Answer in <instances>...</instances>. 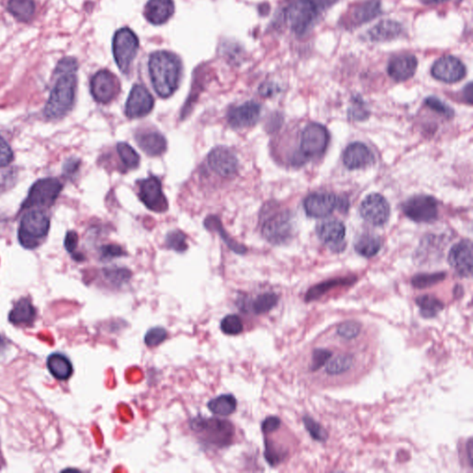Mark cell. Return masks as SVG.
I'll list each match as a JSON object with an SVG mask.
<instances>
[{
  "label": "cell",
  "instance_id": "cell-1",
  "mask_svg": "<svg viewBox=\"0 0 473 473\" xmlns=\"http://www.w3.org/2000/svg\"><path fill=\"white\" fill-rule=\"evenodd\" d=\"M78 62L74 57H64L57 63L56 83L45 106L44 114L48 120L65 117L74 107L77 89Z\"/></svg>",
  "mask_w": 473,
  "mask_h": 473
},
{
  "label": "cell",
  "instance_id": "cell-2",
  "mask_svg": "<svg viewBox=\"0 0 473 473\" xmlns=\"http://www.w3.org/2000/svg\"><path fill=\"white\" fill-rule=\"evenodd\" d=\"M149 74L154 89L162 98H168L178 89L181 77V63L175 54L156 51L151 55Z\"/></svg>",
  "mask_w": 473,
  "mask_h": 473
},
{
  "label": "cell",
  "instance_id": "cell-3",
  "mask_svg": "<svg viewBox=\"0 0 473 473\" xmlns=\"http://www.w3.org/2000/svg\"><path fill=\"white\" fill-rule=\"evenodd\" d=\"M190 428L202 444L218 450L232 445L235 435L232 421L215 417L205 418L201 415L190 421Z\"/></svg>",
  "mask_w": 473,
  "mask_h": 473
},
{
  "label": "cell",
  "instance_id": "cell-4",
  "mask_svg": "<svg viewBox=\"0 0 473 473\" xmlns=\"http://www.w3.org/2000/svg\"><path fill=\"white\" fill-rule=\"evenodd\" d=\"M50 220L43 211L32 210L23 215L18 230L20 244L25 249H35L47 236Z\"/></svg>",
  "mask_w": 473,
  "mask_h": 473
},
{
  "label": "cell",
  "instance_id": "cell-5",
  "mask_svg": "<svg viewBox=\"0 0 473 473\" xmlns=\"http://www.w3.org/2000/svg\"><path fill=\"white\" fill-rule=\"evenodd\" d=\"M317 3L314 0H295L287 6L285 17L297 35H303L314 25L318 17Z\"/></svg>",
  "mask_w": 473,
  "mask_h": 473
},
{
  "label": "cell",
  "instance_id": "cell-6",
  "mask_svg": "<svg viewBox=\"0 0 473 473\" xmlns=\"http://www.w3.org/2000/svg\"><path fill=\"white\" fill-rule=\"evenodd\" d=\"M63 185L56 178H45L35 181L23 203V209L50 207L59 198Z\"/></svg>",
  "mask_w": 473,
  "mask_h": 473
},
{
  "label": "cell",
  "instance_id": "cell-7",
  "mask_svg": "<svg viewBox=\"0 0 473 473\" xmlns=\"http://www.w3.org/2000/svg\"><path fill=\"white\" fill-rule=\"evenodd\" d=\"M139 39L129 28L118 30L113 38V55L118 69L124 74H128L133 60L137 55Z\"/></svg>",
  "mask_w": 473,
  "mask_h": 473
},
{
  "label": "cell",
  "instance_id": "cell-8",
  "mask_svg": "<svg viewBox=\"0 0 473 473\" xmlns=\"http://www.w3.org/2000/svg\"><path fill=\"white\" fill-rule=\"evenodd\" d=\"M262 234L273 245L287 244L294 235L292 214L290 211H280L270 215L263 224Z\"/></svg>",
  "mask_w": 473,
  "mask_h": 473
},
{
  "label": "cell",
  "instance_id": "cell-9",
  "mask_svg": "<svg viewBox=\"0 0 473 473\" xmlns=\"http://www.w3.org/2000/svg\"><path fill=\"white\" fill-rule=\"evenodd\" d=\"M348 203L331 193H314L306 197L303 207L308 217H329L336 209L348 208Z\"/></svg>",
  "mask_w": 473,
  "mask_h": 473
},
{
  "label": "cell",
  "instance_id": "cell-10",
  "mask_svg": "<svg viewBox=\"0 0 473 473\" xmlns=\"http://www.w3.org/2000/svg\"><path fill=\"white\" fill-rule=\"evenodd\" d=\"M402 211L414 222L429 223L438 217V204L433 196H412L403 204Z\"/></svg>",
  "mask_w": 473,
  "mask_h": 473
},
{
  "label": "cell",
  "instance_id": "cell-11",
  "mask_svg": "<svg viewBox=\"0 0 473 473\" xmlns=\"http://www.w3.org/2000/svg\"><path fill=\"white\" fill-rule=\"evenodd\" d=\"M91 93L100 104H108L120 92V83L117 76L108 69H101L93 76L90 84Z\"/></svg>",
  "mask_w": 473,
  "mask_h": 473
},
{
  "label": "cell",
  "instance_id": "cell-12",
  "mask_svg": "<svg viewBox=\"0 0 473 473\" xmlns=\"http://www.w3.org/2000/svg\"><path fill=\"white\" fill-rule=\"evenodd\" d=\"M329 130L319 123H310L303 130L301 138V149L307 156H318L329 147Z\"/></svg>",
  "mask_w": 473,
  "mask_h": 473
},
{
  "label": "cell",
  "instance_id": "cell-13",
  "mask_svg": "<svg viewBox=\"0 0 473 473\" xmlns=\"http://www.w3.org/2000/svg\"><path fill=\"white\" fill-rule=\"evenodd\" d=\"M139 197L149 210L164 213L169 209L168 200L162 190L159 178L151 176L139 183Z\"/></svg>",
  "mask_w": 473,
  "mask_h": 473
},
{
  "label": "cell",
  "instance_id": "cell-14",
  "mask_svg": "<svg viewBox=\"0 0 473 473\" xmlns=\"http://www.w3.org/2000/svg\"><path fill=\"white\" fill-rule=\"evenodd\" d=\"M360 215L371 225H384L390 217L389 203L381 194H369L360 205Z\"/></svg>",
  "mask_w": 473,
  "mask_h": 473
},
{
  "label": "cell",
  "instance_id": "cell-15",
  "mask_svg": "<svg viewBox=\"0 0 473 473\" xmlns=\"http://www.w3.org/2000/svg\"><path fill=\"white\" fill-rule=\"evenodd\" d=\"M448 263L460 277L469 278L472 275L473 249L469 239H463L450 249Z\"/></svg>",
  "mask_w": 473,
  "mask_h": 473
},
{
  "label": "cell",
  "instance_id": "cell-16",
  "mask_svg": "<svg viewBox=\"0 0 473 473\" xmlns=\"http://www.w3.org/2000/svg\"><path fill=\"white\" fill-rule=\"evenodd\" d=\"M154 100L147 87L135 84L126 102L125 114L129 118L147 116L153 110Z\"/></svg>",
  "mask_w": 473,
  "mask_h": 473
},
{
  "label": "cell",
  "instance_id": "cell-17",
  "mask_svg": "<svg viewBox=\"0 0 473 473\" xmlns=\"http://www.w3.org/2000/svg\"><path fill=\"white\" fill-rule=\"evenodd\" d=\"M207 162L212 171L221 177H232L239 169V161L236 154L229 148L217 147L208 154Z\"/></svg>",
  "mask_w": 473,
  "mask_h": 473
},
{
  "label": "cell",
  "instance_id": "cell-18",
  "mask_svg": "<svg viewBox=\"0 0 473 473\" xmlns=\"http://www.w3.org/2000/svg\"><path fill=\"white\" fill-rule=\"evenodd\" d=\"M262 108L258 103L249 101L235 107L227 113V122L233 129L250 128L258 122Z\"/></svg>",
  "mask_w": 473,
  "mask_h": 473
},
{
  "label": "cell",
  "instance_id": "cell-19",
  "mask_svg": "<svg viewBox=\"0 0 473 473\" xmlns=\"http://www.w3.org/2000/svg\"><path fill=\"white\" fill-rule=\"evenodd\" d=\"M432 75L436 80L454 84L465 77L466 68L457 57H443L433 64Z\"/></svg>",
  "mask_w": 473,
  "mask_h": 473
},
{
  "label": "cell",
  "instance_id": "cell-20",
  "mask_svg": "<svg viewBox=\"0 0 473 473\" xmlns=\"http://www.w3.org/2000/svg\"><path fill=\"white\" fill-rule=\"evenodd\" d=\"M346 168L354 169H365L375 163V156L369 147L363 142H353L346 148L343 154Z\"/></svg>",
  "mask_w": 473,
  "mask_h": 473
},
{
  "label": "cell",
  "instance_id": "cell-21",
  "mask_svg": "<svg viewBox=\"0 0 473 473\" xmlns=\"http://www.w3.org/2000/svg\"><path fill=\"white\" fill-rule=\"evenodd\" d=\"M317 232L321 241L331 247L333 250L341 251L344 246L341 244L346 236V227L338 220H324L318 224Z\"/></svg>",
  "mask_w": 473,
  "mask_h": 473
},
{
  "label": "cell",
  "instance_id": "cell-22",
  "mask_svg": "<svg viewBox=\"0 0 473 473\" xmlns=\"http://www.w3.org/2000/svg\"><path fill=\"white\" fill-rule=\"evenodd\" d=\"M357 362L356 355L353 353L332 355L324 366V375L331 378L345 377L355 370Z\"/></svg>",
  "mask_w": 473,
  "mask_h": 473
},
{
  "label": "cell",
  "instance_id": "cell-23",
  "mask_svg": "<svg viewBox=\"0 0 473 473\" xmlns=\"http://www.w3.org/2000/svg\"><path fill=\"white\" fill-rule=\"evenodd\" d=\"M418 62L412 55H401L394 57L388 64V74L396 81H405L414 77L416 72Z\"/></svg>",
  "mask_w": 473,
  "mask_h": 473
},
{
  "label": "cell",
  "instance_id": "cell-24",
  "mask_svg": "<svg viewBox=\"0 0 473 473\" xmlns=\"http://www.w3.org/2000/svg\"><path fill=\"white\" fill-rule=\"evenodd\" d=\"M173 0H149L144 8V17L154 25L166 23L174 14Z\"/></svg>",
  "mask_w": 473,
  "mask_h": 473
},
{
  "label": "cell",
  "instance_id": "cell-25",
  "mask_svg": "<svg viewBox=\"0 0 473 473\" xmlns=\"http://www.w3.org/2000/svg\"><path fill=\"white\" fill-rule=\"evenodd\" d=\"M381 13L380 0H367L355 6L348 16V25L357 27L374 20Z\"/></svg>",
  "mask_w": 473,
  "mask_h": 473
},
{
  "label": "cell",
  "instance_id": "cell-26",
  "mask_svg": "<svg viewBox=\"0 0 473 473\" xmlns=\"http://www.w3.org/2000/svg\"><path fill=\"white\" fill-rule=\"evenodd\" d=\"M136 142L141 149L150 156H159L166 150V138L156 130H142L136 135Z\"/></svg>",
  "mask_w": 473,
  "mask_h": 473
},
{
  "label": "cell",
  "instance_id": "cell-27",
  "mask_svg": "<svg viewBox=\"0 0 473 473\" xmlns=\"http://www.w3.org/2000/svg\"><path fill=\"white\" fill-rule=\"evenodd\" d=\"M35 319L36 310L29 298L20 299L8 314V321L17 326H33Z\"/></svg>",
  "mask_w": 473,
  "mask_h": 473
},
{
  "label": "cell",
  "instance_id": "cell-28",
  "mask_svg": "<svg viewBox=\"0 0 473 473\" xmlns=\"http://www.w3.org/2000/svg\"><path fill=\"white\" fill-rule=\"evenodd\" d=\"M47 367L51 375L57 380L67 381L74 375V365L66 355L54 353L48 356Z\"/></svg>",
  "mask_w": 473,
  "mask_h": 473
},
{
  "label": "cell",
  "instance_id": "cell-29",
  "mask_svg": "<svg viewBox=\"0 0 473 473\" xmlns=\"http://www.w3.org/2000/svg\"><path fill=\"white\" fill-rule=\"evenodd\" d=\"M401 24L394 21H383L370 30V40L374 42H386L398 38L402 32Z\"/></svg>",
  "mask_w": 473,
  "mask_h": 473
},
{
  "label": "cell",
  "instance_id": "cell-30",
  "mask_svg": "<svg viewBox=\"0 0 473 473\" xmlns=\"http://www.w3.org/2000/svg\"><path fill=\"white\" fill-rule=\"evenodd\" d=\"M356 282V278H339L323 282V283L315 285L307 291L305 295V302H310L322 298L324 294L329 292L334 287L348 286Z\"/></svg>",
  "mask_w": 473,
  "mask_h": 473
},
{
  "label": "cell",
  "instance_id": "cell-31",
  "mask_svg": "<svg viewBox=\"0 0 473 473\" xmlns=\"http://www.w3.org/2000/svg\"><path fill=\"white\" fill-rule=\"evenodd\" d=\"M382 242L378 236L372 233H363L354 242V249L360 256L371 258L380 251Z\"/></svg>",
  "mask_w": 473,
  "mask_h": 473
},
{
  "label": "cell",
  "instance_id": "cell-32",
  "mask_svg": "<svg viewBox=\"0 0 473 473\" xmlns=\"http://www.w3.org/2000/svg\"><path fill=\"white\" fill-rule=\"evenodd\" d=\"M236 399L232 394H223L207 403L209 411L220 416H229L234 414L236 409Z\"/></svg>",
  "mask_w": 473,
  "mask_h": 473
},
{
  "label": "cell",
  "instance_id": "cell-33",
  "mask_svg": "<svg viewBox=\"0 0 473 473\" xmlns=\"http://www.w3.org/2000/svg\"><path fill=\"white\" fill-rule=\"evenodd\" d=\"M35 0H8V11L18 21L28 23L35 13Z\"/></svg>",
  "mask_w": 473,
  "mask_h": 473
},
{
  "label": "cell",
  "instance_id": "cell-34",
  "mask_svg": "<svg viewBox=\"0 0 473 473\" xmlns=\"http://www.w3.org/2000/svg\"><path fill=\"white\" fill-rule=\"evenodd\" d=\"M205 226L206 229H208L209 230H215V232L220 233L221 238L225 241L227 247L232 249L234 253L238 254H244L247 253L246 247L238 244V242L235 241L232 236L227 234V232L223 229L220 220H218L217 217H215V215H211V217L206 218Z\"/></svg>",
  "mask_w": 473,
  "mask_h": 473
},
{
  "label": "cell",
  "instance_id": "cell-35",
  "mask_svg": "<svg viewBox=\"0 0 473 473\" xmlns=\"http://www.w3.org/2000/svg\"><path fill=\"white\" fill-rule=\"evenodd\" d=\"M278 296L274 292H266L257 296L253 302H250L249 307L253 314L261 315L266 314L277 306Z\"/></svg>",
  "mask_w": 473,
  "mask_h": 473
},
{
  "label": "cell",
  "instance_id": "cell-36",
  "mask_svg": "<svg viewBox=\"0 0 473 473\" xmlns=\"http://www.w3.org/2000/svg\"><path fill=\"white\" fill-rule=\"evenodd\" d=\"M415 301L419 306L421 317L424 318L435 317L445 307L440 300L432 295L420 296Z\"/></svg>",
  "mask_w": 473,
  "mask_h": 473
},
{
  "label": "cell",
  "instance_id": "cell-37",
  "mask_svg": "<svg viewBox=\"0 0 473 473\" xmlns=\"http://www.w3.org/2000/svg\"><path fill=\"white\" fill-rule=\"evenodd\" d=\"M117 150L124 166L130 169L137 168L140 164V156L130 144L127 142H118Z\"/></svg>",
  "mask_w": 473,
  "mask_h": 473
},
{
  "label": "cell",
  "instance_id": "cell-38",
  "mask_svg": "<svg viewBox=\"0 0 473 473\" xmlns=\"http://www.w3.org/2000/svg\"><path fill=\"white\" fill-rule=\"evenodd\" d=\"M265 447L266 460L272 467L278 466L287 457V451L268 438H265Z\"/></svg>",
  "mask_w": 473,
  "mask_h": 473
},
{
  "label": "cell",
  "instance_id": "cell-39",
  "mask_svg": "<svg viewBox=\"0 0 473 473\" xmlns=\"http://www.w3.org/2000/svg\"><path fill=\"white\" fill-rule=\"evenodd\" d=\"M447 274L445 272L432 273V274H419L414 275L411 280L412 286L416 289L423 290L435 286L445 280Z\"/></svg>",
  "mask_w": 473,
  "mask_h": 473
},
{
  "label": "cell",
  "instance_id": "cell-40",
  "mask_svg": "<svg viewBox=\"0 0 473 473\" xmlns=\"http://www.w3.org/2000/svg\"><path fill=\"white\" fill-rule=\"evenodd\" d=\"M103 275L109 283L116 287L123 286L132 278V272L123 268H108L103 269Z\"/></svg>",
  "mask_w": 473,
  "mask_h": 473
},
{
  "label": "cell",
  "instance_id": "cell-41",
  "mask_svg": "<svg viewBox=\"0 0 473 473\" xmlns=\"http://www.w3.org/2000/svg\"><path fill=\"white\" fill-rule=\"evenodd\" d=\"M363 330V324L357 321H346L336 329V335L344 341H353L359 336Z\"/></svg>",
  "mask_w": 473,
  "mask_h": 473
},
{
  "label": "cell",
  "instance_id": "cell-42",
  "mask_svg": "<svg viewBox=\"0 0 473 473\" xmlns=\"http://www.w3.org/2000/svg\"><path fill=\"white\" fill-rule=\"evenodd\" d=\"M220 329L225 335L236 336L244 332V324L236 314H229L220 323Z\"/></svg>",
  "mask_w": 473,
  "mask_h": 473
},
{
  "label": "cell",
  "instance_id": "cell-43",
  "mask_svg": "<svg viewBox=\"0 0 473 473\" xmlns=\"http://www.w3.org/2000/svg\"><path fill=\"white\" fill-rule=\"evenodd\" d=\"M333 355L332 351L326 348H317L312 351L309 370L312 372L319 371L326 365Z\"/></svg>",
  "mask_w": 473,
  "mask_h": 473
},
{
  "label": "cell",
  "instance_id": "cell-44",
  "mask_svg": "<svg viewBox=\"0 0 473 473\" xmlns=\"http://www.w3.org/2000/svg\"><path fill=\"white\" fill-rule=\"evenodd\" d=\"M168 331L164 327L156 326L148 330L144 336V343L149 348L161 345L168 338Z\"/></svg>",
  "mask_w": 473,
  "mask_h": 473
},
{
  "label": "cell",
  "instance_id": "cell-45",
  "mask_svg": "<svg viewBox=\"0 0 473 473\" xmlns=\"http://www.w3.org/2000/svg\"><path fill=\"white\" fill-rule=\"evenodd\" d=\"M166 247L178 251V253H183L188 249L186 236L178 230L171 232L166 235Z\"/></svg>",
  "mask_w": 473,
  "mask_h": 473
},
{
  "label": "cell",
  "instance_id": "cell-46",
  "mask_svg": "<svg viewBox=\"0 0 473 473\" xmlns=\"http://www.w3.org/2000/svg\"><path fill=\"white\" fill-rule=\"evenodd\" d=\"M302 421L306 430H307V432L310 433V435L314 440L319 442H326L327 440L329 435H327L326 431L319 423L312 419V418L304 416Z\"/></svg>",
  "mask_w": 473,
  "mask_h": 473
},
{
  "label": "cell",
  "instance_id": "cell-47",
  "mask_svg": "<svg viewBox=\"0 0 473 473\" xmlns=\"http://www.w3.org/2000/svg\"><path fill=\"white\" fill-rule=\"evenodd\" d=\"M426 104L427 107L433 109V111L438 112V113L441 114L443 116L447 117L448 118H451L454 116L453 109H452L450 106L445 104V103L441 101L438 97H427L426 99Z\"/></svg>",
  "mask_w": 473,
  "mask_h": 473
},
{
  "label": "cell",
  "instance_id": "cell-48",
  "mask_svg": "<svg viewBox=\"0 0 473 473\" xmlns=\"http://www.w3.org/2000/svg\"><path fill=\"white\" fill-rule=\"evenodd\" d=\"M348 116L351 120H365L369 117V111L365 108L362 99L355 97L353 107L348 109Z\"/></svg>",
  "mask_w": 473,
  "mask_h": 473
},
{
  "label": "cell",
  "instance_id": "cell-49",
  "mask_svg": "<svg viewBox=\"0 0 473 473\" xmlns=\"http://www.w3.org/2000/svg\"><path fill=\"white\" fill-rule=\"evenodd\" d=\"M100 254H101V258L104 260H111L127 256L126 251L117 244L104 245L100 248Z\"/></svg>",
  "mask_w": 473,
  "mask_h": 473
},
{
  "label": "cell",
  "instance_id": "cell-50",
  "mask_svg": "<svg viewBox=\"0 0 473 473\" xmlns=\"http://www.w3.org/2000/svg\"><path fill=\"white\" fill-rule=\"evenodd\" d=\"M14 154L10 144L0 135V168L10 165L13 160Z\"/></svg>",
  "mask_w": 473,
  "mask_h": 473
},
{
  "label": "cell",
  "instance_id": "cell-51",
  "mask_svg": "<svg viewBox=\"0 0 473 473\" xmlns=\"http://www.w3.org/2000/svg\"><path fill=\"white\" fill-rule=\"evenodd\" d=\"M281 426V420L278 417L269 416L262 423V432L263 435H271L277 432Z\"/></svg>",
  "mask_w": 473,
  "mask_h": 473
},
{
  "label": "cell",
  "instance_id": "cell-52",
  "mask_svg": "<svg viewBox=\"0 0 473 473\" xmlns=\"http://www.w3.org/2000/svg\"><path fill=\"white\" fill-rule=\"evenodd\" d=\"M79 236L75 232H69L67 233L64 241V246L69 253L74 254L76 249L78 247Z\"/></svg>",
  "mask_w": 473,
  "mask_h": 473
},
{
  "label": "cell",
  "instance_id": "cell-53",
  "mask_svg": "<svg viewBox=\"0 0 473 473\" xmlns=\"http://www.w3.org/2000/svg\"><path fill=\"white\" fill-rule=\"evenodd\" d=\"M80 164L81 161L79 159H69L63 165V172L65 175H74L78 171Z\"/></svg>",
  "mask_w": 473,
  "mask_h": 473
},
{
  "label": "cell",
  "instance_id": "cell-54",
  "mask_svg": "<svg viewBox=\"0 0 473 473\" xmlns=\"http://www.w3.org/2000/svg\"><path fill=\"white\" fill-rule=\"evenodd\" d=\"M277 92H278V87L272 84H263V86L260 88L261 95L265 97H269L273 95H275V93Z\"/></svg>",
  "mask_w": 473,
  "mask_h": 473
},
{
  "label": "cell",
  "instance_id": "cell-55",
  "mask_svg": "<svg viewBox=\"0 0 473 473\" xmlns=\"http://www.w3.org/2000/svg\"><path fill=\"white\" fill-rule=\"evenodd\" d=\"M463 96L465 98L466 102H468L469 105L472 104V84L469 83L468 86L464 88L463 90Z\"/></svg>",
  "mask_w": 473,
  "mask_h": 473
},
{
  "label": "cell",
  "instance_id": "cell-56",
  "mask_svg": "<svg viewBox=\"0 0 473 473\" xmlns=\"http://www.w3.org/2000/svg\"><path fill=\"white\" fill-rule=\"evenodd\" d=\"M466 450L468 451L469 467H472V438L468 441L466 445Z\"/></svg>",
  "mask_w": 473,
  "mask_h": 473
},
{
  "label": "cell",
  "instance_id": "cell-57",
  "mask_svg": "<svg viewBox=\"0 0 473 473\" xmlns=\"http://www.w3.org/2000/svg\"><path fill=\"white\" fill-rule=\"evenodd\" d=\"M6 347H7V343H6L5 339L0 336V353L6 350Z\"/></svg>",
  "mask_w": 473,
  "mask_h": 473
},
{
  "label": "cell",
  "instance_id": "cell-58",
  "mask_svg": "<svg viewBox=\"0 0 473 473\" xmlns=\"http://www.w3.org/2000/svg\"><path fill=\"white\" fill-rule=\"evenodd\" d=\"M426 4H438V3H442L448 1V0H421Z\"/></svg>",
  "mask_w": 473,
  "mask_h": 473
},
{
  "label": "cell",
  "instance_id": "cell-59",
  "mask_svg": "<svg viewBox=\"0 0 473 473\" xmlns=\"http://www.w3.org/2000/svg\"><path fill=\"white\" fill-rule=\"evenodd\" d=\"M327 1H329L330 3H332L333 1H335V0H327Z\"/></svg>",
  "mask_w": 473,
  "mask_h": 473
}]
</instances>
